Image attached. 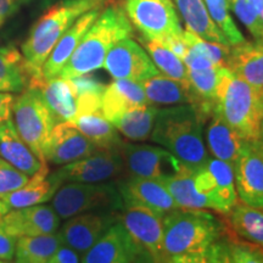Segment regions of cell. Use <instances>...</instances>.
<instances>
[{
    "label": "cell",
    "mask_w": 263,
    "mask_h": 263,
    "mask_svg": "<svg viewBox=\"0 0 263 263\" xmlns=\"http://www.w3.org/2000/svg\"><path fill=\"white\" fill-rule=\"evenodd\" d=\"M8 212H9V207L2 201V199H0V222H2L3 217H4Z\"/></svg>",
    "instance_id": "obj_47"
},
{
    "label": "cell",
    "mask_w": 263,
    "mask_h": 263,
    "mask_svg": "<svg viewBox=\"0 0 263 263\" xmlns=\"http://www.w3.org/2000/svg\"><path fill=\"white\" fill-rule=\"evenodd\" d=\"M174 3L188 31L203 41L230 47L224 34L210 16L203 0H174Z\"/></svg>",
    "instance_id": "obj_27"
},
{
    "label": "cell",
    "mask_w": 263,
    "mask_h": 263,
    "mask_svg": "<svg viewBox=\"0 0 263 263\" xmlns=\"http://www.w3.org/2000/svg\"><path fill=\"white\" fill-rule=\"evenodd\" d=\"M26 2H27V0H26Z\"/></svg>",
    "instance_id": "obj_54"
},
{
    "label": "cell",
    "mask_w": 263,
    "mask_h": 263,
    "mask_svg": "<svg viewBox=\"0 0 263 263\" xmlns=\"http://www.w3.org/2000/svg\"><path fill=\"white\" fill-rule=\"evenodd\" d=\"M73 124L99 150L121 149L124 143L118 130L104 116L101 110L78 115Z\"/></svg>",
    "instance_id": "obj_29"
},
{
    "label": "cell",
    "mask_w": 263,
    "mask_h": 263,
    "mask_svg": "<svg viewBox=\"0 0 263 263\" xmlns=\"http://www.w3.org/2000/svg\"><path fill=\"white\" fill-rule=\"evenodd\" d=\"M118 222L129 233L141 250L155 263H168L163 257V215L147 207L123 203L118 212Z\"/></svg>",
    "instance_id": "obj_11"
},
{
    "label": "cell",
    "mask_w": 263,
    "mask_h": 263,
    "mask_svg": "<svg viewBox=\"0 0 263 263\" xmlns=\"http://www.w3.org/2000/svg\"><path fill=\"white\" fill-rule=\"evenodd\" d=\"M233 170L239 201L263 206V154L257 144L244 141Z\"/></svg>",
    "instance_id": "obj_16"
},
{
    "label": "cell",
    "mask_w": 263,
    "mask_h": 263,
    "mask_svg": "<svg viewBox=\"0 0 263 263\" xmlns=\"http://www.w3.org/2000/svg\"><path fill=\"white\" fill-rule=\"evenodd\" d=\"M31 177L20 172L14 166L0 159V197L25 185Z\"/></svg>",
    "instance_id": "obj_39"
},
{
    "label": "cell",
    "mask_w": 263,
    "mask_h": 263,
    "mask_svg": "<svg viewBox=\"0 0 263 263\" xmlns=\"http://www.w3.org/2000/svg\"><path fill=\"white\" fill-rule=\"evenodd\" d=\"M232 8L242 25L248 28L255 42L263 43V21L251 0H232Z\"/></svg>",
    "instance_id": "obj_38"
},
{
    "label": "cell",
    "mask_w": 263,
    "mask_h": 263,
    "mask_svg": "<svg viewBox=\"0 0 263 263\" xmlns=\"http://www.w3.org/2000/svg\"><path fill=\"white\" fill-rule=\"evenodd\" d=\"M26 0H0V27L11 17Z\"/></svg>",
    "instance_id": "obj_45"
},
{
    "label": "cell",
    "mask_w": 263,
    "mask_h": 263,
    "mask_svg": "<svg viewBox=\"0 0 263 263\" xmlns=\"http://www.w3.org/2000/svg\"><path fill=\"white\" fill-rule=\"evenodd\" d=\"M0 157L20 172L32 177L45 166L20 137L12 120L0 124Z\"/></svg>",
    "instance_id": "obj_22"
},
{
    "label": "cell",
    "mask_w": 263,
    "mask_h": 263,
    "mask_svg": "<svg viewBox=\"0 0 263 263\" xmlns=\"http://www.w3.org/2000/svg\"><path fill=\"white\" fill-rule=\"evenodd\" d=\"M62 245V240L57 234L17 238L15 258L18 263H48L57 250Z\"/></svg>",
    "instance_id": "obj_33"
},
{
    "label": "cell",
    "mask_w": 263,
    "mask_h": 263,
    "mask_svg": "<svg viewBox=\"0 0 263 263\" xmlns=\"http://www.w3.org/2000/svg\"><path fill=\"white\" fill-rule=\"evenodd\" d=\"M104 8L94 9L90 11L85 12L76 20V22L66 31L62 37L59 39L54 49H52L50 55H49L47 61L44 62L42 67V73L44 80H52L57 78L60 74V72L64 68V66L70 60L78 44H80L82 38L87 33L90 26L94 24V21L99 17Z\"/></svg>",
    "instance_id": "obj_21"
},
{
    "label": "cell",
    "mask_w": 263,
    "mask_h": 263,
    "mask_svg": "<svg viewBox=\"0 0 263 263\" xmlns=\"http://www.w3.org/2000/svg\"><path fill=\"white\" fill-rule=\"evenodd\" d=\"M149 104L140 83L128 80H115L106 85L101 99V111L108 121L130 108Z\"/></svg>",
    "instance_id": "obj_25"
},
{
    "label": "cell",
    "mask_w": 263,
    "mask_h": 263,
    "mask_svg": "<svg viewBox=\"0 0 263 263\" xmlns=\"http://www.w3.org/2000/svg\"><path fill=\"white\" fill-rule=\"evenodd\" d=\"M117 221L118 213L114 211L81 213L68 218L59 232V235L62 244L74 250L78 255H83Z\"/></svg>",
    "instance_id": "obj_17"
},
{
    "label": "cell",
    "mask_w": 263,
    "mask_h": 263,
    "mask_svg": "<svg viewBox=\"0 0 263 263\" xmlns=\"http://www.w3.org/2000/svg\"><path fill=\"white\" fill-rule=\"evenodd\" d=\"M59 188L49 177L48 164L43 166L34 176H32L22 188L2 196V201L9 210L24 209V207L42 205L52 199Z\"/></svg>",
    "instance_id": "obj_26"
},
{
    "label": "cell",
    "mask_w": 263,
    "mask_h": 263,
    "mask_svg": "<svg viewBox=\"0 0 263 263\" xmlns=\"http://www.w3.org/2000/svg\"><path fill=\"white\" fill-rule=\"evenodd\" d=\"M228 227V226H227ZM227 242L234 263H263V249L236 236L229 227L226 230Z\"/></svg>",
    "instance_id": "obj_37"
},
{
    "label": "cell",
    "mask_w": 263,
    "mask_h": 263,
    "mask_svg": "<svg viewBox=\"0 0 263 263\" xmlns=\"http://www.w3.org/2000/svg\"><path fill=\"white\" fill-rule=\"evenodd\" d=\"M227 224L201 210L177 209L163 216V257L210 248L226 234Z\"/></svg>",
    "instance_id": "obj_4"
},
{
    "label": "cell",
    "mask_w": 263,
    "mask_h": 263,
    "mask_svg": "<svg viewBox=\"0 0 263 263\" xmlns=\"http://www.w3.org/2000/svg\"><path fill=\"white\" fill-rule=\"evenodd\" d=\"M193 182L196 192L207 199L210 209L217 212L228 215L239 201L234 170L221 160H211L194 171Z\"/></svg>",
    "instance_id": "obj_10"
},
{
    "label": "cell",
    "mask_w": 263,
    "mask_h": 263,
    "mask_svg": "<svg viewBox=\"0 0 263 263\" xmlns=\"http://www.w3.org/2000/svg\"><path fill=\"white\" fill-rule=\"evenodd\" d=\"M17 238L10 235L0 226V261L10 262L15 257Z\"/></svg>",
    "instance_id": "obj_41"
},
{
    "label": "cell",
    "mask_w": 263,
    "mask_h": 263,
    "mask_svg": "<svg viewBox=\"0 0 263 263\" xmlns=\"http://www.w3.org/2000/svg\"><path fill=\"white\" fill-rule=\"evenodd\" d=\"M145 97L151 105H185L192 103L190 85L157 73L140 82Z\"/></svg>",
    "instance_id": "obj_30"
},
{
    "label": "cell",
    "mask_w": 263,
    "mask_h": 263,
    "mask_svg": "<svg viewBox=\"0 0 263 263\" xmlns=\"http://www.w3.org/2000/svg\"><path fill=\"white\" fill-rule=\"evenodd\" d=\"M216 111L242 140L258 141L263 117V93L228 68L223 72L218 85Z\"/></svg>",
    "instance_id": "obj_5"
},
{
    "label": "cell",
    "mask_w": 263,
    "mask_h": 263,
    "mask_svg": "<svg viewBox=\"0 0 263 263\" xmlns=\"http://www.w3.org/2000/svg\"><path fill=\"white\" fill-rule=\"evenodd\" d=\"M0 263H5V262H3V261H0Z\"/></svg>",
    "instance_id": "obj_53"
},
{
    "label": "cell",
    "mask_w": 263,
    "mask_h": 263,
    "mask_svg": "<svg viewBox=\"0 0 263 263\" xmlns=\"http://www.w3.org/2000/svg\"><path fill=\"white\" fill-rule=\"evenodd\" d=\"M251 3L263 21V0H251Z\"/></svg>",
    "instance_id": "obj_46"
},
{
    "label": "cell",
    "mask_w": 263,
    "mask_h": 263,
    "mask_svg": "<svg viewBox=\"0 0 263 263\" xmlns=\"http://www.w3.org/2000/svg\"><path fill=\"white\" fill-rule=\"evenodd\" d=\"M154 263H155V262H154Z\"/></svg>",
    "instance_id": "obj_55"
},
{
    "label": "cell",
    "mask_w": 263,
    "mask_h": 263,
    "mask_svg": "<svg viewBox=\"0 0 263 263\" xmlns=\"http://www.w3.org/2000/svg\"><path fill=\"white\" fill-rule=\"evenodd\" d=\"M0 226L15 238L55 234L60 226V217L52 206L42 203L12 210L3 217Z\"/></svg>",
    "instance_id": "obj_18"
},
{
    "label": "cell",
    "mask_w": 263,
    "mask_h": 263,
    "mask_svg": "<svg viewBox=\"0 0 263 263\" xmlns=\"http://www.w3.org/2000/svg\"><path fill=\"white\" fill-rule=\"evenodd\" d=\"M44 81L42 72L33 71L14 44L0 47V91L22 93L27 88H39Z\"/></svg>",
    "instance_id": "obj_20"
},
{
    "label": "cell",
    "mask_w": 263,
    "mask_h": 263,
    "mask_svg": "<svg viewBox=\"0 0 263 263\" xmlns=\"http://www.w3.org/2000/svg\"><path fill=\"white\" fill-rule=\"evenodd\" d=\"M51 205L60 218L68 219L93 210L120 212L123 200L117 184L66 183L55 192Z\"/></svg>",
    "instance_id": "obj_6"
},
{
    "label": "cell",
    "mask_w": 263,
    "mask_h": 263,
    "mask_svg": "<svg viewBox=\"0 0 263 263\" xmlns=\"http://www.w3.org/2000/svg\"><path fill=\"white\" fill-rule=\"evenodd\" d=\"M103 67L114 80H128L137 83L159 73L145 49L130 37L121 39L110 49Z\"/></svg>",
    "instance_id": "obj_13"
},
{
    "label": "cell",
    "mask_w": 263,
    "mask_h": 263,
    "mask_svg": "<svg viewBox=\"0 0 263 263\" xmlns=\"http://www.w3.org/2000/svg\"><path fill=\"white\" fill-rule=\"evenodd\" d=\"M228 3H232V0H228Z\"/></svg>",
    "instance_id": "obj_52"
},
{
    "label": "cell",
    "mask_w": 263,
    "mask_h": 263,
    "mask_svg": "<svg viewBox=\"0 0 263 263\" xmlns=\"http://www.w3.org/2000/svg\"><path fill=\"white\" fill-rule=\"evenodd\" d=\"M133 35V26L122 8L105 6L82 38L59 77L64 80L91 73L103 67L107 52L118 41Z\"/></svg>",
    "instance_id": "obj_2"
},
{
    "label": "cell",
    "mask_w": 263,
    "mask_h": 263,
    "mask_svg": "<svg viewBox=\"0 0 263 263\" xmlns=\"http://www.w3.org/2000/svg\"><path fill=\"white\" fill-rule=\"evenodd\" d=\"M108 0H61L51 6L33 26L21 45V52L33 71L42 67L62 34L76 20L94 9L105 8Z\"/></svg>",
    "instance_id": "obj_3"
},
{
    "label": "cell",
    "mask_w": 263,
    "mask_h": 263,
    "mask_svg": "<svg viewBox=\"0 0 263 263\" xmlns=\"http://www.w3.org/2000/svg\"><path fill=\"white\" fill-rule=\"evenodd\" d=\"M124 12L141 37L162 43L183 34L172 0H124Z\"/></svg>",
    "instance_id": "obj_8"
},
{
    "label": "cell",
    "mask_w": 263,
    "mask_h": 263,
    "mask_svg": "<svg viewBox=\"0 0 263 263\" xmlns=\"http://www.w3.org/2000/svg\"><path fill=\"white\" fill-rule=\"evenodd\" d=\"M212 245L205 250L184 252V254L172 256L168 259V263H213Z\"/></svg>",
    "instance_id": "obj_40"
},
{
    "label": "cell",
    "mask_w": 263,
    "mask_h": 263,
    "mask_svg": "<svg viewBox=\"0 0 263 263\" xmlns=\"http://www.w3.org/2000/svg\"><path fill=\"white\" fill-rule=\"evenodd\" d=\"M212 256L213 263H234L230 256V251L228 248L227 240L219 239L212 245Z\"/></svg>",
    "instance_id": "obj_43"
},
{
    "label": "cell",
    "mask_w": 263,
    "mask_h": 263,
    "mask_svg": "<svg viewBox=\"0 0 263 263\" xmlns=\"http://www.w3.org/2000/svg\"><path fill=\"white\" fill-rule=\"evenodd\" d=\"M9 263H18V262H9Z\"/></svg>",
    "instance_id": "obj_51"
},
{
    "label": "cell",
    "mask_w": 263,
    "mask_h": 263,
    "mask_svg": "<svg viewBox=\"0 0 263 263\" xmlns=\"http://www.w3.org/2000/svg\"><path fill=\"white\" fill-rule=\"evenodd\" d=\"M227 68L263 93V43L245 41L230 47Z\"/></svg>",
    "instance_id": "obj_23"
},
{
    "label": "cell",
    "mask_w": 263,
    "mask_h": 263,
    "mask_svg": "<svg viewBox=\"0 0 263 263\" xmlns=\"http://www.w3.org/2000/svg\"><path fill=\"white\" fill-rule=\"evenodd\" d=\"M144 252L117 221L83 254L82 263H138Z\"/></svg>",
    "instance_id": "obj_15"
},
{
    "label": "cell",
    "mask_w": 263,
    "mask_h": 263,
    "mask_svg": "<svg viewBox=\"0 0 263 263\" xmlns=\"http://www.w3.org/2000/svg\"><path fill=\"white\" fill-rule=\"evenodd\" d=\"M157 110L159 108L155 105L147 104L124 111L114 117L110 122L127 139L144 141L151 136Z\"/></svg>",
    "instance_id": "obj_32"
},
{
    "label": "cell",
    "mask_w": 263,
    "mask_h": 263,
    "mask_svg": "<svg viewBox=\"0 0 263 263\" xmlns=\"http://www.w3.org/2000/svg\"><path fill=\"white\" fill-rule=\"evenodd\" d=\"M123 203L147 207L160 215L179 209L162 182L140 177H127L117 184Z\"/></svg>",
    "instance_id": "obj_19"
},
{
    "label": "cell",
    "mask_w": 263,
    "mask_h": 263,
    "mask_svg": "<svg viewBox=\"0 0 263 263\" xmlns=\"http://www.w3.org/2000/svg\"><path fill=\"white\" fill-rule=\"evenodd\" d=\"M138 263H154V259L151 258V256L149 254H146V252H144L143 255H141V257Z\"/></svg>",
    "instance_id": "obj_48"
},
{
    "label": "cell",
    "mask_w": 263,
    "mask_h": 263,
    "mask_svg": "<svg viewBox=\"0 0 263 263\" xmlns=\"http://www.w3.org/2000/svg\"><path fill=\"white\" fill-rule=\"evenodd\" d=\"M139 41L145 51L150 55L154 65L156 66V68H159V72L167 77L189 85L188 68L176 54H173L170 49L155 41H150L144 37H140Z\"/></svg>",
    "instance_id": "obj_35"
},
{
    "label": "cell",
    "mask_w": 263,
    "mask_h": 263,
    "mask_svg": "<svg viewBox=\"0 0 263 263\" xmlns=\"http://www.w3.org/2000/svg\"><path fill=\"white\" fill-rule=\"evenodd\" d=\"M38 89L42 91L57 123L73 122L77 116V97L70 81L61 77L45 80Z\"/></svg>",
    "instance_id": "obj_28"
},
{
    "label": "cell",
    "mask_w": 263,
    "mask_h": 263,
    "mask_svg": "<svg viewBox=\"0 0 263 263\" xmlns=\"http://www.w3.org/2000/svg\"><path fill=\"white\" fill-rule=\"evenodd\" d=\"M48 263H80V255L74 250L62 244Z\"/></svg>",
    "instance_id": "obj_42"
},
{
    "label": "cell",
    "mask_w": 263,
    "mask_h": 263,
    "mask_svg": "<svg viewBox=\"0 0 263 263\" xmlns=\"http://www.w3.org/2000/svg\"><path fill=\"white\" fill-rule=\"evenodd\" d=\"M124 172L121 149L100 150L85 159L65 164L50 174L51 182L60 188L66 183H101L117 178Z\"/></svg>",
    "instance_id": "obj_9"
},
{
    "label": "cell",
    "mask_w": 263,
    "mask_h": 263,
    "mask_svg": "<svg viewBox=\"0 0 263 263\" xmlns=\"http://www.w3.org/2000/svg\"><path fill=\"white\" fill-rule=\"evenodd\" d=\"M207 147L210 153L224 162L234 167L245 140L226 122L224 118L215 111L210 117L206 132Z\"/></svg>",
    "instance_id": "obj_24"
},
{
    "label": "cell",
    "mask_w": 263,
    "mask_h": 263,
    "mask_svg": "<svg viewBox=\"0 0 263 263\" xmlns=\"http://www.w3.org/2000/svg\"><path fill=\"white\" fill-rule=\"evenodd\" d=\"M228 215V227L236 236L263 249V206L238 201Z\"/></svg>",
    "instance_id": "obj_31"
},
{
    "label": "cell",
    "mask_w": 263,
    "mask_h": 263,
    "mask_svg": "<svg viewBox=\"0 0 263 263\" xmlns=\"http://www.w3.org/2000/svg\"><path fill=\"white\" fill-rule=\"evenodd\" d=\"M121 151L124 161V171H127L129 177L164 182L179 173L185 166L168 150L159 146L123 143Z\"/></svg>",
    "instance_id": "obj_12"
},
{
    "label": "cell",
    "mask_w": 263,
    "mask_h": 263,
    "mask_svg": "<svg viewBox=\"0 0 263 263\" xmlns=\"http://www.w3.org/2000/svg\"><path fill=\"white\" fill-rule=\"evenodd\" d=\"M258 141H263V117H262V122H261V128H259V139Z\"/></svg>",
    "instance_id": "obj_49"
},
{
    "label": "cell",
    "mask_w": 263,
    "mask_h": 263,
    "mask_svg": "<svg viewBox=\"0 0 263 263\" xmlns=\"http://www.w3.org/2000/svg\"><path fill=\"white\" fill-rule=\"evenodd\" d=\"M194 171L189 167L184 166L179 173L173 176L172 178L162 182L168 190L173 200L176 201L179 209L188 210H202L210 209L209 201L206 197L200 195L195 190L193 182Z\"/></svg>",
    "instance_id": "obj_34"
},
{
    "label": "cell",
    "mask_w": 263,
    "mask_h": 263,
    "mask_svg": "<svg viewBox=\"0 0 263 263\" xmlns=\"http://www.w3.org/2000/svg\"><path fill=\"white\" fill-rule=\"evenodd\" d=\"M12 115L20 137L31 147L35 156L47 162L43 156V147L57 121L38 88H27L15 97Z\"/></svg>",
    "instance_id": "obj_7"
},
{
    "label": "cell",
    "mask_w": 263,
    "mask_h": 263,
    "mask_svg": "<svg viewBox=\"0 0 263 263\" xmlns=\"http://www.w3.org/2000/svg\"><path fill=\"white\" fill-rule=\"evenodd\" d=\"M98 151L100 150L81 133L73 122H60L55 124L49 134L43 147V156L54 164H67Z\"/></svg>",
    "instance_id": "obj_14"
},
{
    "label": "cell",
    "mask_w": 263,
    "mask_h": 263,
    "mask_svg": "<svg viewBox=\"0 0 263 263\" xmlns=\"http://www.w3.org/2000/svg\"><path fill=\"white\" fill-rule=\"evenodd\" d=\"M256 144H257L258 149L261 150V153L263 154V141H256Z\"/></svg>",
    "instance_id": "obj_50"
},
{
    "label": "cell",
    "mask_w": 263,
    "mask_h": 263,
    "mask_svg": "<svg viewBox=\"0 0 263 263\" xmlns=\"http://www.w3.org/2000/svg\"><path fill=\"white\" fill-rule=\"evenodd\" d=\"M14 101L15 97L11 93L0 91V124L11 120Z\"/></svg>",
    "instance_id": "obj_44"
},
{
    "label": "cell",
    "mask_w": 263,
    "mask_h": 263,
    "mask_svg": "<svg viewBox=\"0 0 263 263\" xmlns=\"http://www.w3.org/2000/svg\"><path fill=\"white\" fill-rule=\"evenodd\" d=\"M202 118L192 105H173L157 110L151 140L180 162L196 171L209 160L202 138Z\"/></svg>",
    "instance_id": "obj_1"
},
{
    "label": "cell",
    "mask_w": 263,
    "mask_h": 263,
    "mask_svg": "<svg viewBox=\"0 0 263 263\" xmlns=\"http://www.w3.org/2000/svg\"><path fill=\"white\" fill-rule=\"evenodd\" d=\"M203 3H205L207 11H209L213 22L218 26V28L224 34L230 47H234V45L245 42L244 35L236 27L232 16L229 14L228 0H203Z\"/></svg>",
    "instance_id": "obj_36"
}]
</instances>
